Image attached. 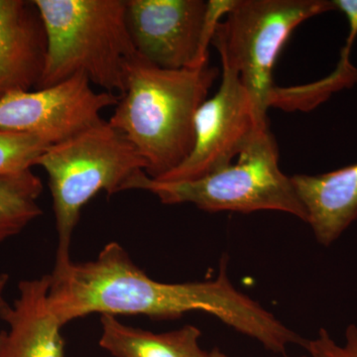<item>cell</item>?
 Masks as SVG:
<instances>
[{"mask_svg":"<svg viewBox=\"0 0 357 357\" xmlns=\"http://www.w3.org/2000/svg\"><path fill=\"white\" fill-rule=\"evenodd\" d=\"M48 304L62 326L95 312L175 319L204 312L262 345L280 328L272 312L234 287L225 259L213 280L164 283L150 278L116 243L105 245L91 261L56 257Z\"/></svg>","mask_w":357,"mask_h":357,"instance_id":"obj_1","label":"cell"},{"mask_svg":"<svg viewBox=\"0 0 357 357\" xmlns=\"http://www.w3.org/2000/svg\"><path fill=\"white\" fill-rule=\"evenodd\" d=\"M218 76L208 64L163 69L138 53L129 62L126 91L107 122L139 152L150 178L163 177L191 153L195 116Z\"/></svg>","mask_w":357,"mask_h":357,"instance_id":"obj_2","label":"cell"},{"mask_svg":"<svg viewBox=\"0 0 357 357\" xmlns=\"http://www.w3.org/2000/svg\"><path fill=\"white\" fill-rule=\"evenodd\" d=\"M47 36L43 77L36 89L84 75L121 98L126 68L137 51L126 22V0H33Z\"/></svg>","mask_w":357,"mask_h":357,"instance_id":"obj_3","label":"cell"},{"mask_svg":"<svg viewBox=\"0 0 357 357\" xmlns=\"http://www.w3.org/2000/svg\"><path fill=\"white\" fill-rule=\"evenodd\" d=\"M36 165L49 177L59 244L56 257H68L82 210L100 191H124L146 162L121 131L102 121L51 145Z\"/></svg>","mask_w":357,"mask_h":357,"instance_id":"obj_4","label":"cell"},{"mask_svg":"<svg viewBox=\"0 0 357 357\" xmlns=\"http://www.w3.org/2000/svg\"><path fill=\"white\" fill-rule=\"evenodd\" d=\"M142 190L162 204H192L208 213H250L275 211L307 222V213L292 182L279 167V152L269 128L263 129L236 164L201 178L163 182L144 171L128 181L124 191Z\"/></svg>","mask_w":357,"mask_h":357,"instance_id":"obj_5","label":"cell"},{"mask_svg":"<svg viewBox=\"0 0 357 357\" xmlns=\"http://www.w3.org/2000/svg\"><path fill=\"white\" fill-rule=\"evenodd\" d=\"M332 10L328 0H236L217 25L211 43L222 64L238 73L263 126L274 89L272 70L282 47L301 23Z\"/></svg>","mask_w":357,"mask_h":357,"instance_id":"obj_6","label":"cell"},{"mask_svg":"<svg viewBox=\"0 0 357 357\" xmlns=\"http://www.w3.org/2000/svg\"><path fill=\"white\" fill-rule=\"evenodd\" d=\"M223 13L204 0H126L136 51L168 70L208 64V45Z\"/></svg>","mask_w":357,"mask_h":357,"instance_id":"obj_7","label":"cell"},{"mask_svg":"<svg viewBox=\"0 0 357 357\" xmlns=\"http://www.w3.org/2000/svg\"><path fill=\"white\" fill-rule=\"evenodd\" d=\"M258 121L248 91L236 70L222 64V81L215 96L195 116V143L188 158L157 181L201 178L231 165L256 135L267 128ZM155 180V178H154Z\"/></svg>","mask_w":357,"mask_h":357,"instance_id":"obj_8","label":"cell"},{"mask_svg":"<svg viewBox=\"0 0 357 357\" xmlns=\"http://www.w3.org/2000/svg\"><path fill=\"white\" fill-rule=\"evenodd\" d=\"M79 74L62 83L35 91H17L0 100V129L36 134L52 145L103 121V109L119 98L95 91Z\"/></svg>","mask_w":357,"mask_h":357,"instance_id":"obj_9","label":"cell"},{"mask_svg":"<svg viewBox=\"0 0 357 357\" xmlns=\"http://www.w3.org/2000/svg\"><path fill=\"white\" fill-rule=\"evenodd\" d=\"M46 59V32L34 1L0 0V100L36 89Z\"/></svg>","mask_w":357,"mask_h":357,"instance_id":"obj_10","label":"cell"},{"mask_svg":"<svg viewBox=\"0 0 357 357\" xmlns=\"http://www.w3.org/2000/svg\"><path fill=\"white\" fill-rule=\"evenodd\" d=\"M50 274L21 281L13 305L0 300V357H64L63 328L48 304Z\"/></svg>","mask_w":357,"mask_h":357,"instance_id":"obj_11","label":"cell"},{"mask_svg":"<svg viewBox=\"0 0 357 357\" xmlns=\"http://www.w3.org/2000/svg\"><path fill=\"white\" fill-rule=\"evenodd\" d=\"M291 178L317 241L332 245L357 218V163L321 175Z\"/></svg>","mask_w":357,"mask_h":357,"instance_id":"obj_12","label":"cell"},{"mask_svg":"<svg viewBox=\"0 0 357 357\" xmlns=\"http://www.w3.org/2000/svg\"><path fill=\"white\" fill-rule=\"evenodd\" d=\"M100 345L114 357H206L202 332L187 325L171 332L155 333L126 326L116 317H100Z\"/></svg>","mask_w":357,"mask_h":357,"instance_id":"obj_13","label":"cell"},{"mask_svg":"<svg viewBox=\"0 0 357 357\" xmlns=\"http://www.w3.org/2000/svg\"><path fill=\"white\" fill-rule=\"evenodd\" d=\"M42 192L43 183L31 170L0 176V244L42 215Z\"/></svg>","mask_w":357,"mask_h":357,"instance_id":"obj_14","label":"cell"},{"mask_svg":"<svg viewBox=\"0 0 357 357\" xmlns=\"http://www.w3.org/2000/svg\"><path fill=\"white\" fill-rule=\"evenodd\" d=\"M351 50L352 47L344 45L332 74L317 83L287 89L274 86L270 96L269 107L309 110L325 102L333 93L354 86L357 84V69L351 61Z\"/></svg>","mask_w":357,"mask_h":357,"instance_id":"obj_15","label":"cell"},{"mask_svg":"<svg viewBox=\"0 0 357 357\" xmlns=\"http://www.w3.org/2000/svg\"><path fill=\"white\" fill-rule=\"evenodd\" d=\"M51 145L36 134L0 129V176L31 170Z\"/></svg>","mask_w":357,"mask_h":357,"instance_id":"obj_16","label":"cell"},{"mask_svg":"<svg viewBox=\"0 0 357 357\" xmlns=\"http://www.w3.org/2000/svg\"><path fill=\"white\" fill-rule=\"evenodd\" d=\"M306 354L301 356L276 357H357V326L351 324L344 333V342L338 344L326 328H321L316 337L305 340Z\"/></svg>","mask_w":357,"mask_h":357,"instance_id":"obj_17","label":"cell"},{"mask_svg":"<svg viewBox=\"0 0 357 357\" xmlns=\"http://www.w3.org/2000/svg\"><path fill=\"white\" fill-rule=\"evenodd\" d=\"M335 10L344 14L349 23V34L357 37V0H332Z\"/></svg>","mask_w":357,"mask_h":357,"instance_id":"obj_18","label":"cell"},{"mask_svg":"<svg viewBox=\"0 0 357 357\" xmlns=\"http://www.w3.org/2000/svg\"><path fill=\"white\" fill-rule=\"evenodd\" d=\"M9 277L7 274H0V300H2V294L8 284Z\"/></svg>","mask_w":357,"mask_h":357,"instance_id":"obj_19","label":"cell"},{"mask_svg":"<svg viewBox=\"0 0 357 357\" xmlns=\"http://www.w3.org/2000/svg\"><path fill=\"white\" fill-rule=\"evenodd\" d=\"M206 357H231L227 356V354H225V352H222L220 351V349H218V347H215V349H211V351L206 352Z\"/></svg>","mask_w":357,"mask_h":357,"instance_id":"obj_20","label":"cell"}]
</instances>
